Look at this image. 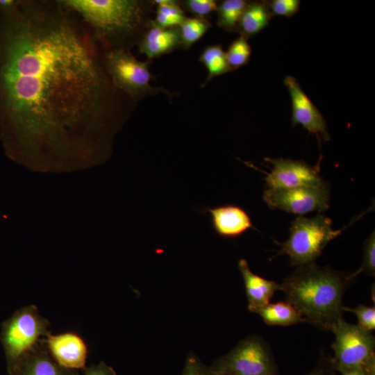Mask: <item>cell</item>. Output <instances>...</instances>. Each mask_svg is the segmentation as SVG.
<instances>
[{"mask_svg": "<svg viewBox=\"0 0 375 375\" xmlns=\"http://www.w3.org/2000/svg\"><path fill=\"white\" fill-rule=\"evenodd\" d=\"M72 14L60 1L0 9V137L15 160L92 161L111 149L126 95Z\"/></svg>", "mask_w": 375, "mask_h": 375, "instance_id": "6da1fadb", "label": "cell"}, {"mask_svg": "<svg viewBox=\"0 0 375 375\" xmlns=\"http://www.w3.org/2000/svg\"><path fill=\"white\" fill-rule=\"evenodd\" d=\"M354 280L350 273L313 262L297 267L284 279L280 290L306 322L331 331L343 318V297Z\"/></svg>", "mask_w": 375, "mask_h": 375, "instance_id": "7a4b0ae2", "label": "cell"}, {"mask_svg": "<svg viewBox=\"0 0 375 375\" xmlns=\"http://www.w3.org/2000/svg\"><path fill=\"white\" fill-rule=\"evenodd\" d=\"M60 2L78 14L93 29L103 44L124 48V42L134 39L150 22L147 6L137 0H62Z\"/></svg>", "mask_w": 375, "mask_h": 375, "instance_id": "3957f363", "label": "cell"}, {"mask_svg": "<svg viewBox=\"0 0 375 375\" xmlns=\"http://www.w3.org/2000/svg\"><path fill=\"white\" fill-rule=\"evenodd\" d=\"M347 226L335 230L332 220L321 214L313 217H297L291 222L288 239L283 243L276 242L281 249L276 256L288 255L292 266L315 262L328 243Z\"/></svg>", "mask_w": 375, "mask_h": 375, "instance_id": "277c9868", "label": "cell"}, {"mask_svg": "<svg viewBox=\"0 0 375 375\" xmlns=\"http://www.w3.org/2000/svg\"><path fill=\"white\" fill-rule=\"evenodd\" d=\"M103 62L114 86L134 101L160 92L173 97L165 88L150 84L154 77L149 71L152 61L138 60L128 49H107L103 51Z\"/></svg>", "mask_w": 375, "mask_h": 375, "instance_id": "5b68a950", "label": "cell"}, {"mask_svg": "<svg viewBox=\"0 0 375 375\" xmlns=\"http://www.w3.org/2000/svg\"><path fill=\"white\" fill-rule=\"evenodd\" d=\"M49 325L35 305L22 307L2 323L0 341L8 369L49 333Z\"/></svg>", "mask_w": 375, "mask_h": 375, "instance_id": "8992f818", "label": "cell"}, {"mask_svg": "<svg viewBox=\"0 0 375 375\" xmlns=\"http://www.w3.org/2000/svg\"><path fill=\"white\" fill-rule=\"evenodd\" d=\"M210 367L215 375H279L269 345L256 335L241 340Z\"/></svg>", "mask_w": 375, "mask_h": 375, "instance_id": "52a82bcc", "label": "cell"}, {"mask_svg": "<svg viewBox=\"0 0 375 375\" xmlns=\"http://www.w3.org/2000/svg\"><path fill=\"white\" fill-rule=\"evenodd\" d=\"M331 331L335 339L332 344L334 356L333 363L346 367L361 366L375 354V338L372 331L358 324L340 320Z\"/></svg>", "mask_w": 375, "mask_h": 375, "instance_id": "ba28073f", "label": "cell"}, {"mask_svg": "<svg viewBox=\"0 0 375 375\" xmlns=\"http://www.w3.org/2000/svg\"><path fill=\"white\" fill-rule=\"evenodd\" d=\"M330 192L328 183L317 187L290 189H269L262 198L272 210L303 215L311 212H324L329 208Z\"/></svg>", "mask_w": 375, "mask_h": 375, "instance_id": "9c48e42d", "label": "cell"}, {"mask_svg": "<svg viewBox=\"0 0 375 375\" xmlns=\"http://www.w3.org/2000/svg\"><path fill=\"white\" fill-rule=\"evenodd\" d=\"M321 156L317 164L310 166L303 160L265 158L272 165L264 178L269 189L317 187L326 183L319 175Z\"/></svg>", "mask_w": 375, "mask_h": 375, "instance_id": "30bf717a", "label": "cell"}, {"mask_svg": "<svg viewBox=\"0 0 375 375\" xmlns=\"http://www.w3.org/2000/svg\"><path fill=\"white\" fill-rule=\"evenodd\" d=\"M292 101V123L301 125L309 133L315 134L318 142H327L330 135L326 120L318 108L307 96L297 79L288 76L283 80Z\"/></svg>", "mask_w": 375, "mask_h": 375, "instance_id": "8fae6325", "label": "cell"}, {"mask_svg": "<svg viewBox=\"0 0 375 375\" xmlns=\"http://www.w3.org/2000/svg\"><path fill=\"white\" fill-rule=\"evenodd\" d=\"M44 341L52 358L62 367L73 370L85 367L87 345L76 333L66 332L53 335L49 332Z\"/></svg>", "mask_w": 375, "mask_h": 375, "instance_id": "7c38bea8", "label": "cell"}, {"mask_svg": "<svg viewBox=\"0 0 375 375\" xmlns=\"http://www.w3.org/2000/svg\"><path fill=\"white\" fill-rule=\"evenodd\" d=\"M200 212L210 215L212 230L223 238L235 239L254 228L249 215L239 206L226 204L204 208Z\"/></svg>", "mask_w": 375, "mask_h": 375, "instance_id": "4fadbf2b", "label": "cell"}, {"mask_svg": "<svg viewBox=\"0 0 375 375\" xmlns=\"http://www.w3.org/2000/svg\"><path fill=\"white\" fill-rule=\"evenodd\" d=\"M44 338L8 369L10 375L79 374L78 370L65 368L52 358L47 348Z\"/></svg>", "mask_w": 375, "mask_h": 375, "instance_id": "5bb4252c", "label": "cell"}, {"mask_svg": "<svg viewBox=\"0 0 375 375\" xmlns=\"http://www.w3.org/2000/svg\"><path fill=\"white\" fill-rule=\"evenodd\" d=\"M139 51L149 60L160 57L181 47L178 27L162 28L150 21L138 42Z\"/></svg>", "mask_w": 375, "mask_h": 375, "instance_id": "9a60e30c", "label": "cell"}, {"mask_svg": "<svg viewBox=\"0 0 375 375\" xmlns=\"http://www.w3.org/2000/svg\"><path fill=\"white\" fill-rule=\"evenodd\" d=\"M238 268L244 280L249 311L270 303L274 293L281 290V284L253 273L245 259L238 261Z\"/></svg>", "mask_w": 375, "mask_h": 375, "instance_id": "2e32d148", "label": "cell"}, {"mask_svg": "<svg viewBox=\"0 0 375 375\" xmlns=\"http://www.w3.org/2000/svg\"><path fill=\"white\" fill-rule=\"evenodd\" d=\"M273 17L267 1L248 3L238 24L240 35L247 39L257 35L269 23Z\"/></svg>", "mask_w": 375, "mask_h": 375, "instance_id": "e0dca14e", "label": "cell"}, {"mask_svg": "<svg viewBox=\"0 0 375 375\" xmlns=\"http://www.w3.org/2000/svg\"><path fill=\"white\" fill-rule=\"evenodd\" d=\"M264 322L271 326H290L306 322L299 312L287 301L269 303L255 309Z\"/></svg>", "mask_w": 375, "mask_h": 375, "instance_id": "ac0fdd59", "label": "cell"}, {"mask_svg": "<svg viewBox=\"0 0 375 375\" xmlns=\"http://www.w3.org/2000/svg\"><path fill=\"white\" fill-rule=\"evenodd\" d=\"M199 60L208 71L207 78L201 85L202 87L206 86L213 78L233 71L228 62L226 52L220 44L206 47Z\"/></svg>", "mask_w": 375, "mask_h": 375, "instance_id": "d6986e66", "label": "cell"}, {"mask_svg": "<svg viewBox=\"0 0 375 375\" xmlns=\"http://www.w3.org/2000/svg\"><path fill=\"white\" fill-rule=\"evenodd\" d=\"M248 4L244 0H225L217 8L218 26L227 32L238 30L242 13Z\"/></svg>", "mask_w": 375, "mask_h": 375, "instance_id": "ffe728a7", "label": "cell"}, {"mask_svg": "<svg viewBox=\"0 0 375 375\" xmlns=\"http://www.w3.org/2000/svg\"><path fill=\"white\" fill-rule=\"evenodd\" d=\"M157 6L153 23L162 28L178 27L186 18L184 11L174 0H154Z\"/></svg>", "mask_w": 375, "mask_h": 375, "instance_id": "44dd1931", "label": "cell"}, {"mask_svg": "<svg viewBox=\"0 0 375 375\" xmlns=\"http://www.w3.org/2000/svg\"><path fill=\"white\" fill-rule=\"evenodd\" d=\"M210 27L211 24L204 18L186 17L178 26L181 48L189 49Z\"/></svg>", "mask_w": 375, "mask_h": 375, "instance_id": "7402d4cb", "label": "cell"}, {"mask_svg": "<svg viewBox=\"0 0 375 375\" xmlns=\"http://www.w3.org/2000/svg\"><path fill=\"white\" fill-rule=\"evenodd\" d=\"M251 55V47L247 39L240 35L233 40L226 52L228 62L232 70L247 65Z\"/></svg>", "mask_w": 375, "mask_h": 375, "instance_id": "603a6c76", "label": "cell"}, {"mask_svg": "<svg viewBox=\"0 0 375 375\" xmlns=\"http://www.w3.org/2000/svg\"><path fill=\"white\" fill-rule=\"evenodd\" d=\"M360 273H365L369 276L375 275V233L374 231L365 240L363 245V260L361 267L355 272L351 273L352 278Z\"/></svg>", "mask_w": 375, "mask_h": 375, "instance_id": "cb8c5ba5", "label": "cell"}, {"mask_svg": "<svg viewBox=\"0 0 375 375\" xmlns=\"http://www.w3.org/2000/svg\"><path fill=\"white\" fill-rule=\"evenodd\" d=\"M344 311L351 312L358 318V325L367 330L372 331L375 328V307H369L360 304L355 308L343 306Z\"/></svg>", "mask_w": 375, "mask_h": 375, "instance_id": "d4e9b609", "label": "cell"}, {"mask_svg": "<svg viewBox=\"0 0 375 375\" xmlns=\"http://www.w3.org/2000/svg\"><path fill=\"white\" fill-rule=\"evenodd\" d=\"M272 15L292 17L299 10V0H272L267 1Z\"/></svg>", "mask_w": 375, "mask_h": 375, "instance_id": "484cf974", "label": "cell"}, {"mask_svg": "<svg viewBox=\"0 0 375 375\" xmlns=\"http://www.w3.org/2000/svg\"><path fill=\"white\" fill-rule=\"evenodd\" d=\"M185 8L199 18H203L217 10V3L214 0H187L183 3Z\"/></svg>", "mask_w": 375, "mask_h": 375, "instance_id": "4316f807", "label": "cell"}, {"mask_svg": "<svg viewBox=\"0 0 375 375\" xmlns=\"http://www.w3.org/2000/svg\"><path fill=\"white\" fill-rule=\"evenodd\" d=\"M182 375H215L210 366L204 365L193 353L186 360Z\"/></svg>", "mask_w": 375, "mask_h": 375, "instance_id": "83f0119b", "label": "cell"}, {"mask_svg": "<svg viewBox=\"0 0 375 375\" xmlns=\"http://www.w3.org/2000/svg\"><path fill=\"white\" fill-rule=\"evenodd\" d=\"M337 372L331 362V356L322 353L316 366L306 375H337Z\"/></svg>", "mask_w": 375, "mask_h": 375, "instance_id": "f1b7e54d", "label": "cell"}, {"mask_svg": "<svg viewBox=\"0 0 375 375\" xmlns=\"http://www.w3.org/2000/svg\"><path fill=\"white\" fill-rule=\"evenodd\" d=\"M79 375V374H78ZM82 375H117L115 371L104 362L83 369Z\"/></svg>", "mask_w": 375, "mask_h": 375, "instance_id": "f546056e", "label": "cell"}, {"mask_svg": "<svg viewBox=\"0 0 375 375\" xmlns=\"http://www.w3.org/2000/svg\"><path fill=\"white\" fill-rule=\"evenodd\" d=\"M333 365L336 369V371L338 372H340L341 375H365L362 365L355 367H346L335 365L334 363H333Z\"/></svg>", "mask_w": 375, "mask_h": 375, "instance_id": "4dcf8cb0", "label": "cell"}, {"mask_svg": "<svg viewBox=\"0 0 375 375\" xmlns=\"http://www.w3.org/2000/svg\"><path fill=\"white\" fill-rule=\"evenodd\" d=\"M362 367L365 375H375V354L371 356Z\"/></svg>", "mask_w": 375, "mask_h": 375, "instance_id": "1f68e13d", "label": "cell"}]
</instances>
